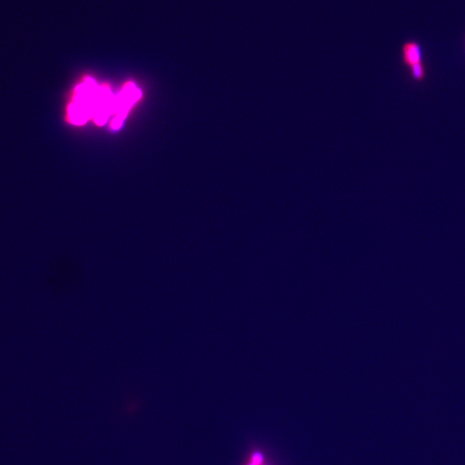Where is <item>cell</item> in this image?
I'll use <instances>...</instances> for the list:
<instances>
[{"label": "cell", "instance_id": "6da1fadb", "mask_svg": "<svg viewBox=\"0 0 465 465\" xmlns=\"http://www.w3.org/2000/svg\"><path fill=\"white\" fill-rule=\"evenodd\" d=\"M99 87L91 79H87L85 83L77 87L74 100L69 105L70 121L74 124H83L93 117Z\"/></svg>", "mask_w": 465, "mask_h": 465}, {"label": "cell", "instance_id": "7a4b0ae2", "mask_svg": "<svg viewBox=\"0 0 465 465\" xmlns=\"http://www.w3.org/2000/svg\"><path fill=\"white\" fill-rule=\"evenodd\" d=\"M141 97V91L133 83L127 84L119 96L115 98L114 113L115 117L112 120L111 127L118 129L126 116L130 107Z\"/></svg>", "mask_w": 465, "mask_h": 465}, {"label": "cell", "instance_id": "3957f363", "mask_svg": "<svg viewBox=\"0 0 465 465\" xmlns=\"http://www.w3.org/2000/svg\"><path fill=\"white\" fill-rule=\"evenodd\" d=\"M115 98L108 87H99L98 99L94 112L95 123L98 125L105 124L109 116L114 113Z\"/></svg>", "mask_w": 465, "mask_h": 465}, {"label": "cell", "instance_id": "277c9868", "mask_svg": "<svg viewBox=\"0 0 465 465\" xmlns=\"http://www.w3.org/2000/svg\"><path fill=\"white\" fill-rule=\"evenodd\" d=\"M402 60L409 68L423 63V53L421 45L415 41H409L402 46Z\"/></svg>", "mask_w": 465, "mask_h": 465}, {"label": "cell", "instance_id": "5b68a950", "mask_svg": "<svg viewBox=\"0 0 465 465\" xmlns=\"http://www.w3.org/2000/svg\"><path fill=\"white\" fill-rule=\"evenodd\" d=\"M409 69L411 71L412 77H413L414 80H416V81H422V80H425V69L424 63L414 66L413 67Z\"/></svg>", "mask_w": 465, "mask_h": 465}]
</instances>
